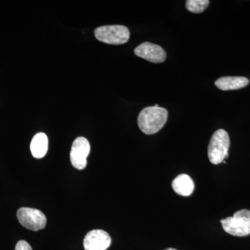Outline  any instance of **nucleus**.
<instances>
[{"instance_id": "f257e3e1", "label": "nucleus", "mask_w": 250, "mask_h": 250, "mask_svg": "<svg viewBox=\"0 0 250 250\" xmlns=\"http://www.w3.org/2000/svg\"><path fill=\"white\" fill-rule=\"evenodd\" d=\"M167 120V111L165 108L149 106L143 108L138 117V125L144 134L152 135L159 132Z\"/></svg>"}, {"instance_id": "f03ea898", "label": "nucleus", "mask_w": 250, "mask_h": 250, "mask_svg": "<svg viewBox=\"0 0 250 250\" xmlns=\"http://www.w3.org/2000/svg\"><path fill=\"white\" fill-rule=\"evenodd\" d=\"M230 146L229 136L225 130L218 129L210 138L208 147L210 162L214 165L221 164L229 156Z\"/></svg>"}, {"instance_id": "7ed1b4c3", "label": "nucleus", "mask_w": 250, "mask_h": 250, "mask_svg": "<svg viewBox=\"0 0 250 250\" xmlns=\"http://www.w3.org/2000/svg\"><path fill=\"white\" fill-rule=\"evenodd\" d=\"M223 229L235 236H246L250 234V210H238L232 217L220 220Z\"/></svg>"}, {"instance_id": "20e7f679", "label": "nucleus", "mask_w": 250, "mask_h": 250, "mask_svg": "<svg viewBox=\"0 0 250 250\" xmlns=\"http://www.w3.org/2000/svg\"><path fill=\"white\" fill-rule=\"evenodd\" d=\"M95 36L100 42L110 45H122L129 39L130 32L123 25L102 26L95 30Z\"/></svg>"}, {"instance_id": "39448f33", "label": "nucleus", "mask_w": 250, "mask_h": 250, "mask_svg": "<svg viewBox=\"0 0 250 250\" xmlns=\"http://www.w3.org/2000/svg\"><path fill=\"white\" fill-rule=\"evenodd\" d=\"M17 218L22 226L34 231L45 228L47 223V218L42 211L28 207L19 208Z\"/></svg>"}, {"instance_id": "423d86ee", "label": "nucleus", "mask_w": 250, "mask_h": 250, "mask_svg": "<svg viewBox=\"0 0 250 250\" xmlns=\"http://www.w3.org/2000/svg\"><path fill=\"white\" fill-rule=\"evenodd\" d=\"M90 143L84 137L75 140L70 151V161L77 170H83L87 165V157L89 155Z\"/></svg>"}, {"instance_id": "0eeeda50", "label": "nucleus", "mask_w": 250, "mask_h": 250, "mask_svg": "<svg viewBox=\"0 0 250 250\" xmlns=\"http://www.w3.org/2000/svg\"><path fill=\"white\" fill-rule=\"evenodd\" d=\"M134 54L148 62L160 63L165 62L166 51L161 46L149 42H145L134 49Z\"/></svg>"}, {"instance_id": "6e6552de", "label": "nucleus", "mask_w": 250, "mask_h": 250, "mask_svg": "<svg viewBox=\"0 0 250 250\" xmlns=\"http://www.w3.org/2000/svg\"><path fill=\"white\" fill-rule=\"evenodd\" d=\"M111 244V236L101 229L92 230L83 240L85 250H106Z\"/></svg>"}, {"instance_id": "1a4fd4ad", "label": "nucleus", "mask_w": 250, "mask_h": 250, "mask_svg": "<svg viewBox=\"0 0 250 250\" xmlns=\"http://www.w3.org/2000/svg\"><path fill=\"white\" fill-rule=\"evenodd\" d=\"M249 82L244 77H223L215 81V85L222 90H232L244 88Z\"/></svg>"}, {"instance_id": "9d476101", "label": "nucleus", "mask_w": 250, "mask_h": 250, "mask_svg": "<svg viewBox=\"0 0 250 250\" xmlns=\"http://www.w3.org/2000/svg\"><path fill=\"white\" fill-rule=\"evenodd\" d=\"M172 187L176 193L184 197L191 195L195 189L193 181L186 174L177 176L172 182Z\"/></svg>"}, {"instance_id": "9b49d317", "label": "nucleus", "mask_w": 250, "mask_h": 250, "mask_svg": "<svg viewBox=\"0 0 250 250\" xmlns=\"http://www.w3.org/2000/svg\"><path fill=\"white\" fill-rule=\"evenodd\" d=\"M31 154L36 159H42L48 149V138L44 133H39L33 138L30 145Z\"/></svg>"}, {"instance_id": "f8f14e48", "label": "nucleus", "mask_w": 250, "mask_h": 250, "mask_svg": "<svg viewBox=\"0 0 250 250\" xmlns=\"http://www.w3.org/2000/svg\"><path fill=\"white\" fill-rule=\"evenodd\" d=\"M209 4L208 0H187L186 7L188 11L193 14H201Z\"/></svg>"}, {"instance_id": "ddd939ff", "label": "nucleus", "mask_w": 250, "mask_h": 250, "mask_svg": "<svg viewBox=\"0 0 250 250\" xmlns=\"http://www.w3.org/2000/svg\"><path fill=\"white\" fill-rule=\"evenodd\" d=\"M33 250L30 245L25 241H20L16 244V250Z\"/></svg>"}, {"instance_id": "4468645a", "label": "nucleus", "mask_w": 250, "mask_h": 250, "mask_svg": "<svg viewBox=\"0 0 250 250\" xmlns=\"http://www.w3.org/2000/svg\"><path fill=\"white\" fill-rule=\"evenodd\" d=\"M165 250H177L174 249V248H168V249H166Z\"/></svg>"}]
</instances>
